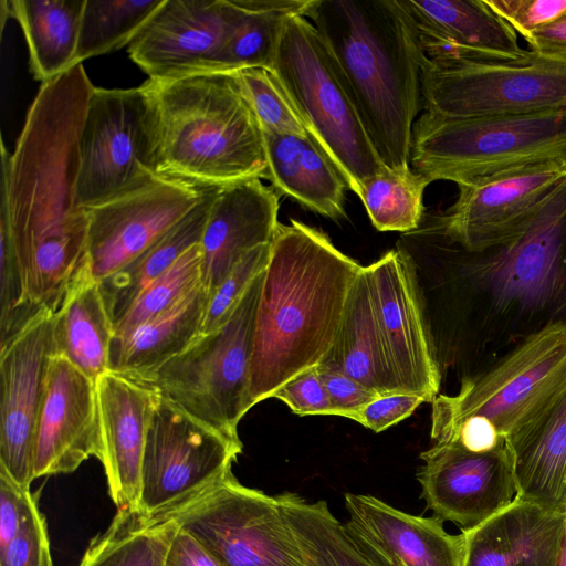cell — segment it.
Listing matches in <instances>:
<instances>
[{
  "label": "cell",
  "instance_id": "38",
  "mask_svg": "<svg viewBox=\"0 0 566 566\" xmlns=\"http://www.w3.org/2000/svg\"><path fill=\"white\" fill-rule=\"evenodd\" d=\"M235 74L263 133L311 137L300 112L272 71L256 67Z\"/></svg>",
  "mask_w": 566,
  "mask_h": 566
},
{
  "label": "cell",
  "instance_id": "16",
  "mask_svg": "<svg viewBox=\"0 0 566 566\" xmlns=\"http://www.w3.org/2000/svg\"><path fill=\"white\" fill-rule=\"evenodd\" d=\"M421 496L442 521L472 528L509 506L516 497L513 454L509 442L483 452L457 444L433 443L420 454Z\"/></svg>",
  "mask_w": 566,
  "mask_h": 566
},
{
  "label": "cell",
  "instance_id": "31",
  "mask_svg": "<svg viewBox=\"0 0 566 566\" xmlns=\"http://www.w3.org/2000/svg\"><path fill=\"white\" fill-rule=\"evenodd\" d=\"M218 189L208 187L197 206L172 229L135 260L99 282L113 325L124 316L148 284L165 273L190 248L200 243Z\"/></svg>",
  "mask_w": 566,
  "mask_h": 566
},
{
  "label": "cell",
  "instance_id": "19",
  "mask_svg": "<svg viewBox=\"0 0 566 566\" xmlns=\"http://www.w3.org/2000/svg\"><path fill=\"white\" fill-rule=\"evenodd\" d=\"M424 56L441 63H521L534 57L485 0H398Z\"/></svg>",
  "mask_w": 566,
  "mask_h": 566
},
{
  "label": "cell",
  "instance_id": "11",
  "mask_svg": "<svg viewBox=\"0 0 566 566\" xmlns=\"http://www.w3.org/2000/svg\"><path fill=\"white\" fill-rule=\"evenodd\" d=\"M423 111L449 118L526 114L566 108V62L421 65Z\"/></svg>",
  "mask_w": 566,
  "mask_h": 566
},
{
  "label": "cell",
  "instance_id": "47",
  "mask_svg": "<svg viewBox=\"0 0 566 566\" xmlns=\"http://www.w3.org/2000/svg\"><path fill=\"white\" fill-rule=\"evenodd\" d=\"M164 566H224L192 534L179 527L169 546Z\"/></svg>",
  "mask_w": 566,
  "mask_h": 566
},
{
  "label": "cell",
  "instance_id": "44",
  "mask_svg": "<svg viewBox=\"0 0 566 566\" xmlns=\"http://www.w3.org/2000/svg\"><path fill=\"white\" fill-rule=\"evenodd\" d=\"M335 416L354 420L356 413L380 396L354 378L325 365L316 366Z\"/></svg>",
  "mask_w": 566,
  "mask_h": 566
},
{
  "label": "cell",
  "instance_id": "33",
  "mask_svg": "<svg viewBox=\"0 0 566 566\" xmlns=\"http://www.w3.org/2000/svg\"><path fill=\"white\" fill-rule=\"evenodd\" d=\"M179 526L172 520L151 521L139 511L119 512L95 536L78 566H164Z\"/></svg>",
  "mask_w": 566,
  "mask_h": 566
},
{
  "label": "cell",
  "instance_id": "48",
  "mask_svg": "<svg viewBox=\"0 0 566 566\" xmlns=\"http://www.w3.org/2000/svg\"><path fill=\"white\" fill-rule=\"evenodd\" d=\"M524 40L535 55L566 62V14L533 31Z\"/></svg>",
  "mask_w": 566,
  "mask_h": 566
},
{
  "label": "cell",
  "instance_id": "35",
  "mask_svg": "<svg viewBox=\"0 0 566 566\" xmlns=\"http://www.w3.org/2000/svg\"><path fill=\"white\" fill-rule=\"evenodd\" d=\"M428 186L411 167H385L364 184L359 199L378 231L407 233L417 230L426 216L423 193Z\"/></svg>",
  "mask_w": 566,
  "mask_h": 566
},
{
  "label": "cell",
  "instance_id": "8",
  "mask_svg": "<svg viewBox=\"0 0 566 566\" xmlns=\"http://www.w3.org/2000/svg\"><path fill=\"white\" fill-rule=\"evenodd\" d=\"M161 177L156 116L145 84L95 86L78 137V203L87 209Z\"/></svg>",
  "mask_w": 566,
  "mask_h": 566
},
{
  "label": "cell",
  "instance_id": "7",
  "mask_svg": "<svg viewBox=\"0 0 566 566\" xmlns=\"http://www.w3.org/2000/svg\"><path fill=\"white\" fill-rule=\"evenodd\" d=\"M263 272L223 325L201 334L182 353L136 379L233 440H240L238 424L249 411L254 318Z\"/></svg>",
  "mask_w": 566,
  "mask_h": 566
},
{
  "label": "cell",
  "instance_id": "34",
  "mask_svg": "<svg viewBox=\"0 0 566 566\" xmlns=\"http://www.w3.org/2000/svg\"><path fill=\"white\" fill-rule=\"evenodd\" d=\"M305 566H376L357 547L325 501L277 494Z\"/></svg>",
  "mask_w": 566,
  "mask_h": 566
},
{
  "label": "cell",
  "instance_id": "30",
  "mask_svg": "<svg viewBox=\"0 0 566 566\" xmlns=\"http://www.w3.org/2000/svg\"><path fill=\"white\" fill-rule=\"evenodd\" d=\"M35 80L48 82L76 65L85 0H12Z\"/></svg>",
  "mask_w": 566,
  "mask_h": 566
},
{
  "label": "cell",
  "instance_id": "18",
  "mask_svg": "<svg viewBox=\"0 0 566 566\" xmlns=\"http://www.w3.org/2000/svg\"><path fill=\"white\" fill-rule=\"evenodd\" d=\"M566 178V160H549L458 186L454 203L431 216L467 251L489 248Z\"/></svg>",
  "mask_w": 566,
  "mask_h": 566
},
{
  "label": "cell",
  "instance_id": "49",
  "mask_svg": "<svg viewBox=\"0 0 566 566\" xmlns=\"http://www.w3.org/2000/svg\"><path fill=\"white\" fill-rule=\"evenodd\" d=\"M555 566H566V512H565V522L564 528L556 555Z\"/></svg>",
  "mask_w": 566,
  "mask_h": 566
},
{
  "label": "cell",
  "instance_id": "12",
  "mask_svg": "<svg viewBox=\"0 0 566 566\" xmlns=\"http://www.w3.org/2000/svg\"><path fill=\"white\" fill-rule=\"evenodd\" d=\"M168 518L224 566H305L279 495L244 486L232 472Z\"/></svg>",
  "mask_w": 566,
  "mask_h": 566
},
{
  "label": "cell",
  "instance_id": "26",
  "mask_svg": "<svg viewBox=\"0 0 566 566\" xmlns=\"http://www.w3.org/2000/svg\"><path fill=\"white\" fill-rule=\"evenodd\" d=\"M262 134L273 189L335 221L346 218V184L323 149L308 136Z\"/></svg>",
  "mask_w": 566,
  "mask_h": 566
},
{
  "label": "cell",
  "instance_id": "42",
  "mask_svg": "<svg viewBox=\"0 0 566 566\" xmlns=\"http://www.w3.org/2000/svg\"><path fill=\"white\" fill-rule=\"evenodd\" d=\"M523 39L566 14V0H485Z\"/></svg>",
  "mask_w": 566,
  "mask_h": 566
},
{
  "label": "cell",
  "instance_id": "5",
  "mask_svg": "<svg viewBox=\"0 0 566 566\" xmlns=\"http://www.w3.org/2000/svg\"><path fill=\"white\" fill-rule=\"evenodd\" d=\"M549 160H566V108L467 118L422 111L410 167L429 185L457 186Z\"/></svg>",
  "mask_w": 566,
  "mask_h": 566
},
{
  "label": "cell",
  "instance_id": "24",
  "mask_svg": "<svg viewBox=\"0 0 566 566\" xmlns=\"http://www.w3.org/2000/svg\"><path fill=\"white\" fill-rule=\"evenodd\" d=\"M565 513L515 499L472 528L462 530L463 566H555Z\"/></svg>",
  "mask_w": 566,
  "mask_h": 566
},
{
  "label": "cell",
  "instance_id": "27",
  "mask_svg": "<svg viewBox=\"0 0 566 566\" xmlns=\"http://www.w3.org/2000/svg\"><path fill=\"white\" fill-rule=\"evenodd\" d=\"M210 295L200 283L169 310L113 338L108 370L139 379L182 353L201 334Z\"/></svg>",
  "mask_w": 566,
  "mask_h": 566
},
{
  "label": "cell",
  "instance_id": "25",
  "mask_svg": "<svg viewBox=\"0 0 566 566\" xmlns=\"http://www.w3.org/2000/svg\"><path fill=\"white\" fill-rule=\"evenodd\" d=\"M516 497L566 512V385L521 430L507 439Z\"/></svg>",
  "mask_w": 566,
  "mask_h": 566
},
{
  "label": "cell",
  "instance_id": "46",
  "mask_svg": "<svg viewBox=\"0 0 566 566\" xmlns=\"http://www.w3.org/2000/svg\"><path fill=\"white\" fill-rule=\"evenodd\" d=\"M35 505L30 489L18 484L0 468V549L14 538Z\"/></svg>",
  "mask_w": 566,
  "mask_h": 566
},
{
  "label": "cell",
  "instance_id": "29",
  "mask_svg": "<svg viewBox=\"0 0 566 566\" xmlns=\"http://www.w3.org/2000/svg\"><path fill=\"white\" fill-rule=\"evenodd\" d=\"M55 355L71 361L95 381L108 370L114 325L99 282L91 274L80 280L52 315Z\"/></svg>",
  "mask_w": 566,
  "mask_h": 566
},
{
  "label": "cell",
  "instance_id": "6",
  "mask_svg": "<svg viewBox=\"0 0 566 566\" xmlns=\"http://www.w3.org/2000/svg\"><path fill=\"white\" fill-rule=\"evenodd\" d=\"M271 71L300 112L311 138L359 198L364 184L387 167L379 157L315 27L290 18L277 40Z\"/></svg>",
  "mask_w": 566,
  "mask_h": 566
},
{
  "label": "cell",
  "instance_id": "41",
  "mask_svg": "<svg viewBox=\"0 0 566 566\" xmlns=\"http://www.w3.org/2000/svg\"><path fill=\"white\" fill-rule=\"evenodd\" d=\"M0 566H53L45 520L38 505L14 538L0 549Z\"/></svg>",
  "mask_w": 566,
  "mask_h": 566
},
{
  "label": "cell",
  "instance_id": "13",
  "mask_svg": "<svg viewBox=\"0 0 566 566\" xmlns=\"http://www.w3.org/2000/svg\"><path fill=\"white\" fill-rule=\"evenodd\" d=\"M206 189L161 177L87 208L91 276L101 282L139 256L197 206Z\"/></svg>",
  "mask_w": 566,
  "mask_h": 566
},
{
  "label": "cell",
  "instance_id": "10",
  "mask_svg": "<svg viewBox=\"0 0 566 566\" xmlns=\"http://www.w3.org/2000/svg\"><path fill=\"white\" fill-rule=\"evenodd\" d=\"M242 447L241 440L157 394L143 457L139 512L151 521L169 517L231 473Z\"/></svg>",
  "mask_w": 566,
  "mask_h": 566
},
{
  "label": "cell",
  "instance_id": "17",
  "mask_svg": "<svg viewBox=\"0 0 566 566\" xmlns=\"http://www.w3.org/2000/svg\"><path fill=\"white\" fill-rule=\"evenodd\" d=\"M52 313L44 312L0 348V468L30 489L36 423L55 348Z\"/></svg>",
  "mask_w": 566,
  "mask_h": 566
},
{
  "label": "cell",
  "instance_id": "23",
  "mask_svg": "<svg viewBox=\"0 0 566 566\" xmlns=\"http://www.w3.org/2000/svg\"><path fill=\"white\" fill-rule=\"evenodd\" d=\"M279 209V193L260 178L217 190L199 243L201 283L210 293L250 251L273 242Z\"/></svg>",
  "mask_w": 566,
  "mask_h": 566
},
{
  "label": "cell",
  "instance_id": "32",
  "mask_svg": "<svg viewBox=\"0 0 566 566\" xmlns=\"http://www.w3.org/2000/svg\"><path fill=\"white\" fill-rule=\"evenodd\" d=\"M238 20L211 73H237L247 69L271 71L274 51L285 22L306 17L313 0H234Z\"/></svg>",
  "mask_w": 566,
  "mask_h": 566
},
{
  "label": "cell",
  "instance_id": "40",
  "mask_svg": "<svg viewBox=\"0 0 566 566\" xmlns=\"http://www.w3.org/2000/svg\"><path fill=\"white\" fill-rule=\"evenodd\" d=\"M271 248L269 243L250 251L211 293L201 334L211 333L228 321L252 282L265 270Z\"/></svg>",
  "mask_w": 566,
  "mask_h": 566
},
{
  "label": "cell",
  "instance_id": "28",
  "mask_svg": "<svg viewBox=\"0 0 566 566\" xmlns=\"http://www.w3.org/2000/svg\"><path fill=\"white\" fill-rule=\"evenodd\" d=\"M319 365L344 373L378 395L401 392L387 359L364 266L337 337Z\"/></svg>",
  "mask_w": 566,
  "mask_h": 566
},
{
  "label": "cell",
  "instance_id": "9",
  "mask_svg": "<svg viewBox=\"0 0 566 566\" xmlns=\"http://www.w3.org/2000/svg\"><path fill=\"white\" fill-rule=\"evenodd\" d=\"M565 385L566 323L557 322L525 337L493 367L463 380L457 395H438L431 429L475 416L509 439Z\"/></svg>",
  "mask_w": 566,
  "mask_h": 566
},
{
  "label": "cell",
  "instance_id": "45",
  "mask_svg": "<svg viewBox=\"0 0 566 566\" xmlns=\"http://www.w3.org/2000/svg\"><path fill=\"white\" fill-rule=\"evenodd\" d=\"M423 402L422 397L405 392L380 395L364 406L354 421L374 432H381L411 416Z\"/></svg>",
  "mask_w": 566,
  "mask_h": 566
},
{
  "label": "cell",
  "instance_id": "39",
  "mask_svg": "<svg viewBox=\"0 0 566 566\" xmlns=\"http://www.w3.org/2000/svg\"><path fill=\"white\" fill-rule=\"evenodd\" d=\"M44 312L34 307L27 296L10 227L0 213V348Z\"/></svg>",
  "mask_w": 566,
  "mask_h": 566
},
{
  "label": "cell",
  "instance_id": "14",
  "mask_svg": "<svg viewBox=\"0 0 566 566\" xmlns=\"http://www.w3.org/2000/svg\"><path fill=\"white\" fill-rule=\"evenodd\" d=\"M384 347L399 390L432 402L440 371L426 328L410 253L398 248L364 266Z\"/></svg>",
  "mask_w": 566,
  "mask_h": 566
},
{
  "label": "cell",
  "instance_id": "22",
  "mask_svg": "<svg viewBox=\"0 0 566 566\" xmlns=\"http://www.w3.org/2000/svg\"><path fill=\"white\" fill-rule=\"evenodd\" d=\"M345 506L348 535L376 566H463V535L449 534L440 517L411 515L365 494L347 493Z\"/></svg>",
  "mask_w": 566,
  "mask_h": 566
},
{
  "label": "cell",
  "instance_id": "37",
  "mask_svg": "<svg viewBox=\"0 0 566 566\" xmlns=\"http://www.w3.org/2000/svg\"><path fill=\"white\" fill-rule=\"evenodd\" d=\"M200 244L185 252L165 273L148 284L124 316L114 325L120 338L172 307L201 283Z\"/></svg>",
  "mask_w": 566,
  "mask_h": 566
},
{
  "label": "cell",
  "instance_id": "20",
  "mask_svg": "<svg viewBox=\"0 0 566 566\" xmlns=\"http://www.w3.org/2000/svg\"><path fill=\"white\" fill-rule=\"evenodd\" d=\"M90 457H101L95 381L54 355L35 429L34 478L73 472Z\"/></svg>",
  "mask_w": 566,
  "mask_h": 566
},
{
  "label": "cell",
  "instance_id": "1",
  "mask_svg": "<svg viewBox=\"0 0 566 566\" xmlns=\"http://www.w3.org/2000/svg\"><path fill=\"white\" fill-rule=\"evenodd\" d=\"M82 63L41 84L9 153L1 140L0 213L27 296L54 314L90 274L88 212L77 200L78 137L94 90Z\"/></svg>",
  "mask_w": 566,
  "mask_h": 566
},
{
  "label": "cell",
  "instance_id": "36",
  "mask_svg": "<svg viewBox=\"0 0 566 566\" xmlns=\"http://www.w3.org/2000/svg\"><path fill=\"white\" fill-rule=\"evenodd\" d=\"M164 0H85L76 64L128 45Z\"/></svg>",
  "mask_w": 566,
  "mask_h": 566
},
{
  "label": "cell",
  "instance_id": "4",
  "mask_svg": "<svg viewBox=\"0 0 566 566\" xmlns=\"http://www.w3.org/2000/svg\"><path fill=\"white\" fill-rule=\"evenodd\" d=\"M158 171L200 187L265 178L263 134L235 73L148 78Z\"/></svg>",
  "mask_w": 566,
  "mask_h": 566
},
{
  "label": "cell",
  "instance_id": "15",
  "mask_svg": "<svg viewBox=\"0 0 566 566\" xmlns=\"http://www.w3.org/2000/svg\"><path fill=\"white\" fill-rule=\"evenodd\" d=\"M240 13L234 0H164L128 53L153 81L211 73Z\"/></svg>",
  "mask_w": 566,
  "mask_h": 566
},
{
  "label": "cell",
  "instance_id": "21",
  "mask_svg": "<svg viewBox=\"0 0 566 566\" xmlns=\"http://www.w3.org/2000/svg\"><path fill=\"white\" fill-rule=\"evenodd\" d=\"M99 461L119 512L139 511L142 464L157 392L126 375L107 370L95 380Z\"/></svg>",
  "mask_w": 566,
  "mask_h": 566
},
{
  "label": "cell",
  "instance_id": "43",
  "mask_svg": "<svg viewBox=\"0 0 566 566\" xmlns=\"http://www.w3.org/2000/svg\"><path fill=\"white\" fill-rule=\"evenodd\" d=\"M272 397L283 401L292 412L298 416H335L316 367L307 369L285 382L274 391Z\"/></svg>",
  "mask_w": 566,
  "mask_h": 566
},
{
  "label": "cell",
  "instance_id": "3",
  "mask_svg": "<svg viewBox=\"0 0 566 566\" xmlns=\"http://www.w3.org/2000/svg\"><path fill=\"white\" fill-rule=\"evenodd\" d=\"M315 27L382 163L410 167L423 53L398 0H313Z\"/></svg>",
  "mask_w": 566,
  "mask_h": 566
},
{
  "label": "cell",
  "instance_id": "2",
  "mask_svg": "<svg viewBox=\"0 0 566 566\" xmlns=\"http://www.w3.org/2000/svg\"><path fill=\"white\" fill-rule=\"evenodd\" d=\"M361 269L319 229L280 223L254 318L249 410L324 360Z\"/></svg>",
  "mask_w": 566,
  "mask_h": 566
}]
</instances>
